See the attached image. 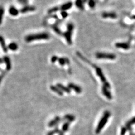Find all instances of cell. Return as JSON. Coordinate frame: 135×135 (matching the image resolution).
<instances>
[{
  "mask_svg": "<svg viewBox=\"0 0 135 135\" xmlns=\"http://www.w3.org/2000/svg\"><path fill=\"white\" fill-rule=\"evenodd\" d=\"M96 57L98 59H108L115 60L116 58V56L111 53H105L98 52L96 54Z\"/></svg>",
  "mask_w": 135,
  "mask_h": 135,
  "instance_id": "5b68a950",
  "label": "cell"
},
{
  "mask_svg": "<svg viewBox=\"0 0 135 135\" xmlns=\"http://www.w3.org/2000/svg\"><path fill=\"white\" fill-rule=\"evenodd\" d=\"M84 0H76L75 1V5L79 9L81 10H83L84 9Z\"/></svg>",
  "mask_w": 135,
  "mask_h": 135,
  "instance_id": "e0dca14e",
  "label": "cell"
},
{
  "mask_svg": "<svg viewBox=\"0 0 135 135\" xmlns=\"http://www.w3.org/2000/svg\"><path fill=\"white\" fill-rule=\"evenodd\" d=\"M60 10V8L59 7H53L51 9H50V10H49L48 11V13L49 14H53L54 13H56V12L59 11Z\"/></svg>",
  "mask_w": 135,
  "mask_h": 135,
  "instance_id": "4316f807",
  "label": "cell"
},
{
  "mask_svg": "<svg viewBox=\"0 0 135 135\" xmlns=\"http://www.w3.org/2000/svg\"><path fill=\"white\" fill-rule=\"evenodd\" d=\"M134 19H135V16H133V17Z\"/></svg>",
  "mask_w": 135,
  "mask_h": 135,
  "instance_id": "e575fe53",
  "label": "cell"
},
{
  "mask_svg": "<svg viewBox=\"0 0 135 135\" xmlns=\"http://www.w3.org/2000/svg\"><path fill=\"white\" fill-rule=\"evenodd\" d=\"M19 12L20 11L18 10V9L14 6H11L9 9V13L10 15L14 17L18 16L19 14Z\"/></svg>",
  "mask_w": 135,
  "mask_h": 135,
  "instance_id": "30bf717a",
  "label": "cell"
},
{
  "mask_svg": "<svg viewBox=\"0 0 135 135\" xmlns=\"http://www.w3.org/2000/svg\"><path fill=\"white\" fill-rule=\"evenodd\" d=\"M57 87H58L62 91H64L66 92L67 93H71V89L69 88L68 87H67L64 86V85H63L61 84H57Z\"/></svg>",
  "mask_w": 135,
  "mask_h": 135,
  "instance_id": "ac0fdd59",
  "label": "cell"
},
{
  "mask_svg": "<svg viewBox=\"0 0 135 135\" xmlns=\"http://www.w3.org/2000/svg\"><path fill=\"white\" fill-rule=\"evenodd\" d=\"M60 135H63V134H60Z\"/></svg>",
  "mask_w": 135,
  "mask_h": 135,
  "instance_id": "8d00e7d4",
  "label": "cell"
},
{
  "mask_svg": "<svg viewBox=\"0 0 135 135\" xmlns=\"http://www.w3.org/2000/svg\"><path fill=\"white\" fill-rule=\"evenodd\" d=\"M69 126H70V122H67L65 123L62 126V132H67L69 129Z\"/></svg>",
  "mask_w": 135,
  "mask_h": 135,
  "instance_id": "cb8c5ba5",
  "label": "cell"
},
{
  "mask_svg": "<svg viewBox=\"0 0 135 135\" xmlns=\"http://www.w3.org/2000/svg\"><path fill=\"white\" fill-rule=\"evenodd\" d=\"M72 6H73V3H72V2H68L63 4L60 8L61 10L66 11L67 10H68L70 9L72 7Z\"/></svg>",
  "mask_w": 135,
  "mask_h": 135,
  "instance_id": "8fae6325",
  "label": "cell"
},
{
  "mask_svg": "<svg viewBox=\"0 0 135 135\" xmlns=\"http://www.w3.org/2000/svg\"><path fill=\"white\" fill-rule=\"evenodd\" d=\"M52 28L53 29V30H54L57 34H58L59 35H61L63 34L61 30L60 29V28H59V27L58 26L56 25V24H54V25H52Z\"/></svg>",
  "mask_w": 135,
  "mask_h": 135,
  "instance_id": "603a6c76",
  "label": "cell"
},
{
  "mask_svg": "<svg viewBox=\"0 0 135 135\" xmlns=\"http://www.w3.org/2000/svg\"><path fill=\"white\" fill-rule=\"evenodd\" d=\"M61 121V118L59 116H56L54 119L52 120L48 124V127L52 128L54 127L58 124Z\"/></svg>",
  "mask_w": 135,
  "mask_h": 135,
  "instance_id": "ba28073f",
  "label": "cell"
},
{
  "mask_svg": "<svg viewBox=\"0 0 135 135\" xmlns=\"http://www.w3.org/2000/svg\"><path fill=\"white\" fill-rule=\"evenodd\" d=\"M50 35L48 33L43 32L28 35L25 37V40L26 42L30 43L38 40H48L50 39Z\"/></svg>",
  "mask_w": 135,
  "mask_h": 135,
  "instance_id": "6da1fadb",
  "label": "cell"
},
{
  "mask_svg": "<svg viewBox=\"0 0 135 135\" xmlns=\"http://www.w3.org/2000/svg\"><path fill=\"white\" fill-rule=\"evenodd\" d=\"M4 74H2L1 75H0V84H1V82L4 78Z\"/></svg>",
  "mask_w": 135,
  "mask_h": 135,
  "instance_id": "d6a6232c",
  "label": "cell"
},
{
  "mask_svg": "<svg viewBox=\"0 0 135 135\" xmlns=\"http://www.w3.org/2000/svg\"><path fill=\"white\" fill-rule=\"evenodd\" d=\"M29 0H17V2L20 3V4L23 5H27V4L28 3Z\"/></svg>",
  "mask_w": 135,
  "mask_h": 135,
  "instance_id": "f1b7e54d",
  "label": "cell"
},
{
  "mask_svg": "<svg viewBox=\"0 0 135 135\" xmlns=\"http://www.w3.org/2000/svg\"><path fill=\"white\" fill-rule=\"evenodd\" d=\"M36 10V8L34 6H29V5H26L23 7L21 10L20 12L22 14H25L28 12H33Z\"/></svg>",
  "mask_w": 135,
  "mask_h": 135,
  "instance_id": "8992f818",
  "label": "cell"
},
{
  "mask_svg": "<svg viewBox=\"0 0 135 135\" xmlns=\"http://www.w3.org/2000/svg\"><path fill=\"white\" fill-rule=\"evenodd\" d=\"M102 92L103 94L107 97L108 99H112V96L110 92L108 90L107 88L105 86H103L102 87Z\"/></svg>",
  "mask_w": 135,
  "mask_h": 135,
  "instance_id": "9a60e30c",
  "label": "cell"
},
{
  "mask_svg": "<svg viewBox=\"0 0 135 135\" xmlns=\"http://www.w3.org/2000/svg\"><path fill=\"white\" fill-rule=\"evenodd\" d=\"M58 61L61 66H64L65 64H70V61L66 58H60Z\"/></svg>",
  "mask_w": 135,
  "mask_h": 135,
  "instance_id": "ffe728a7",
  "label": "cell"
},
{
  "mask_svg": "<svg viewBox=\"0 0 135 135\" xmlns=\"http://www.w3.org/2000/svg\"><path fill=\"white\" fill-rule=\"evenodd\" d=\"M0 45H1L4 52L7 53L8 52V48L6 45L5 41L4 38L2 36H0Z\"/></svg>",
  "mask_w": 135,
  "mask_h": 135,
  "instance_id": "5bb4252c",
  "label": "cell"
},
{
  "mask_svg": "<svg viewBox=\"0 0 135 135\" xmlns=\"http://www.w3.org/2000/svg\"><path fill=\"white\" fill-rule=\"evenodd\" d=\"M50 89L52 91H54V92L56 93L57 94H58L60 96H63V91H62L58 87L55 86L53 85H51L50 86Z\"/></svg>",
  "mask_w": 135,
  "mask_h": 135,
  "instance_id": "d6986e66",
  "label": "cell"
},
{
  "mask_svg": "<svg viewBox=\"0 0 135 135\" xmlns=\"http://www.w3.org/2000/svg\"><path fill=\"white\" fill-rule=\"evenodd\" d=\"M61 15L62 17L63 18H66L67 17V16H68V13L66 12V11H62L61 13Z\"/></svg>",
  "mask_w": 135,
  "mask_h": 135,
  "instance_id": "1f68e13d",
  "label": "cell"
},
{
  "mask_svg": "<svg viewBox=\"0 0 135 135\" xmlns=\"http://www.w3.org/2000/svg\"><path fill=\"white\" fill-rule=\"evenodd\" d=\"M8 49L12 51H17L18 49V46L15 42L11 43L10 44H9L8 46Z\"/></svg>",
  "mask_w": 135,
  "mask_h": 135,
  "instance_id": "44dd1931",
  "label": "cell"
},
{
  "mask_svg": "<svg viewBox=\"0 0 135 135\" xmlns=\"http://www.w3.org/2000/svg\"><path fill=\"white\" fill-rule=\"evenodd\" d=\"M58 59H59V58L57 56H54L51 58V62L53 63H55L56 61H57V60H58Z\"/></svg>",
  "mask_w": 135,
  "mask_h": 135,
  "instance_id": "4dcf8cb0",
  "label": "cell"
},
{
  "mask_svg": "<svg viewBox=\"0 0 135 135\" xmlns=\"http://www.w3.org/2000/svg\"><path fill=\"white\" fill-rule=\"evenodd\" d=\"M93 66L95 68L96 73H97V75L100 77V79L101 80V81H102L103 83L104 84V86H105L106 87H107V88L110 89L111 88L110 84L108 82L107 80H106V78L103 73L102 70H101L99 67L95 66V65H93Z\"/></svg>",
  "mask_w": 135,
  "mask_h": 135,
  "instance_id": "277c9868",
  "label": "cell"
},
{
  "mask_svg": "<svg viewBox=\"0 0 135 135\" xmlns=\"http://www.w3.org/2000/svg\"><path fill=\"white\" fill-rule=\"evenodd\" d=\"M58 133L60 134H60H63V132L62 131L61 132L58 127H56L55 128V129L52 130V131L48 132L47 135H54L55 134H58Z\"/></svg>",
  "mask_w": 135,
  "mask_h": 135,
  "instance_id": "7402d4cb",
  "label": "cell"
},
{
  "mask_svg": "<svg viewBox=\"0 0 135 135\" xmlns=\"http://www.w3.org/2000/svg\"><path fill=\"white\" fill-rule=\"evenodd\" d=\"M64 118L65 119L68 120L69 122H73L75 120V117L74 116L72 115H70V114H67L65 115Z\"/></svg>",
  "mask_w": 135,
  "mask_h": 135,
  "instance_id": "d4e9b609",
  "label": "cell"
},
{
  "mask_svg": "<svg viewBox=\"0 0 135 135\" xmlns=\"http://www.w3.org/2000/svg\"><path fill=\"white\" fill-rule=\"evenodd\" d=\"M102 17L103 18H111V19H116L117 18V15L116 14L113 12L110 13H103L102 14Z\"/></svg>",
  "mask_w": 135,
  "mask_h": 135,
  "instance_id": "4fadbf2b",
  "label": "cell"
},
{
  "mask_svg": "<svg viewBox=\"0 0 135 135\" xmlns=\"http://www.w3.org/2000/svg\"><path fill=\"white\" fill-rule=\"evenodd\" d=\"M115 47L120 49H123L124 50H129L130 48V45L128 43L125 42H119L115 44Z\"/></svg>",
  "mask_w": 135,
  "mask_h": 135,
  "instance_id": "52a82bcc",
  "label": "cell"
},
{
  "mask_svg": "<svg viewBox=\"0 0 135 135\" xmlns=\"http://www.w3.org/2000/svg\"><path fill=\"white\" fill-rule=\"evenodd\" d=\"M134 124H135V117H134V118L129 120L128 122H127L126 124V127L127 128V130H128L130 131V132L131 133V134H132V131L131 125Z\"/></svg>",
  "mask_w": 135,
  "mask_h": 135,
  "instance_id": "2e32d148",
  "label": "cell"
},
{
  "mask_svg": "<svg viewBox=\"0 0 135 135\" xmlns=\"http://www.w3.org/2000/svg\"><path fill=\"white\" fill-rule=\"evenodd\" d=\"M110 115L111 114L109 111L105 112L103 116L100 120V122L98 124V127L97 128V129L96 130V133L99 134L101 131V130H102V129L104 127L105 125L108 122V120L110 116Z\"/></svg>",
  "mask_w": 135,
  "mask_h": 135,
  "instance_id": "3957f363",
  "label": "cell"
},
{
  "mask_svg": "<svg viewBox=\"0 0 135 135\" xmlns=\"http://www.w3.org/2000/svg\"><path fill=\"white\" fill-rule=\"evenodd\" d=\"M3 63H4L3 59H2V58H0V64H3Z\"/></svg>",
  "mask_w": 135,
  "mask_h": 135,
  "instance_id": "836d02e7",
  "label": "cell"
},
{
  "mask_svg": "<svg viewBox=\"0 0 135 135\" xmlns=\"http://www.w3.org/2000/svg\"><path fill=\"white\" fill-rule=\"evenodd\" d=\"M88 5L91 8H93L95 7V2L94 1V0H89L88 1Z\"/></svg>",
  "mask_w": 135,
  "mask_h": 135,
  "instance_id": "83f0119b",
  "label": "cell"
},
{
  "mask_svg": "<svg viewBox=\"0 0 135 135\" xmlns=\"http://www.w3.org/2000/svg\"><path fill=\"white\" fill-rule=\"evenodd\" d=\"M0 70H1V69H0Z\"/></svg>",
  "mask_w": 135,
  "mask_h": 135,
  "instance_id": "74e56055",
  "label": "cell"
},
{
  "mask_svg": "<svg viewBox=\"0 0 135 135\" xmlns=\"http://www.w3.org/2000/svg\"><path fill=\"white\" fill-rule=\"evenodd\" d=\"M127 131V129L126 127H123L121 131V135H125Z\"/></svg>",
  "mask_w": 135,
  "mask_h": 135,
  "instance_id": "f546056e",
  "label": "cell"
},
{
  "mask_svg": "<svg viewBox=\"0 0 135 135\" xmlns=\"http://www.w3.org/2000/svg\"><path fill=\"white\" fill-rule=\"evenodd\" d=\"M131 135H135V134H131Z\"/></svg>",
  "mask_w": 135,
  "mask_h": 135,
  "instance_id": "d590c367",
  "label": "cell"
},
{
  "mask_svg": "<svg viewBox=\"0 0 135 135\" xmlns=\"http://www.w3.org/2000/svg\"><path fill=\"white\" fill-rule=\"evenodd\" d=\"M3 59L4 62L6 64L7 70L8 71H10L11 69V68H12L11 62L10 59V58L7 56H5L3 57Z\"/></svg>",
  "mask_w": 135,
  "mask_h": 135,
  "instance_id": "9c48e42d",
  "label": "cell"
},
{
  "mask_svg": "<svg viewBox=\"0 0 135 135\" xmlns=\"http://www.w3.org/2000/svg\"><path fill=\"white\" fill-rule=\"evenodd\" d=\"M68 87V88H70V89H72V90H74L77 93L80 94L82 92V89L80 87L74 84H73V83L69 84Z\"/></svg>",
  "mask_w": 135,
  "mask_h": 135,
  "instance_id": "7c38bea8",
  "label": "cell"
},
{
  "mask_svg": "<svg viewBox=\"0 0 135 135\" xmlns=\"http://www.w3.org/2000/svg\"><path fill=\"white\" fill-rule=\"evenodd\" d=\"M4 15V8L2 6H0V25H1L2 23Z\"/></svg>",
  "mask_w": 135,
  "mask_h": 135,
  "instance_id": "484cf974",
  "label": "cell"
},
{
  "mask_svg": "<svg viewBox=\"0 0 135 135\" xmlns=\"http://www.w3.org/2000/svg\"><path fill=\"white\" fill-rule=\"evenodd\" d=\"M67 30L63 33V35L65 38V39L68 43V44L69 45H71L72 44V37L73 32L74 31V26L73 24L69 23L67 25Z\"/></svg>",
  "mask_w": 135,
  "mask_h": 135,
  "instance_id": "7a4b0ae2",
  "label": "cell"
}]
</instances>
